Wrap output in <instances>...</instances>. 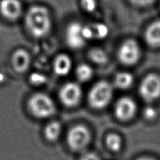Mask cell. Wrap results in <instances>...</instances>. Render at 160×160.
<instances>
[{
    "label": "cell",
    "mask_w": 160,
    "mask_h": 160,
    "mask_svg": "<svg viewBox=\"0 0 160 160\" xmlns=\"http://www.w3.org/2000/svg\"><path fill=\"white\" fill-rule=\"evenodd\" d=\"M90 132L87 128L78 125L72 128L67 135V142L70 148L74 151L84 149L90 142Z\"/></svg>",
    "instance_id": "obj_5"
},
{
    "label": "cell",
    "mask_w": 160,
    "mask_h": 160,
    "mask_svg": "<svg viewBox=\"0 0 160 160\" xmlns=\"http://www.w3.org/2000/svg\"><path fill=\"white\" fill-rule=\"evenodd\" d=\"M91 59L98 64H105L108 60L107 54L99 48L92 49L89 53Z\"/></svg>",
    "instance_id": "obj_18"
},
{
    "label": "cell",
    "mask_w": 160,
    "mask_h": 160,
    "mask_svg": "<svg viewBox=\"0 0 160 160\" xmlns=\"http://www.w3.org/2000/svg\"><path fill=\"white\" fill-rule=\"evenodd\" d=\"M106 145L108 148L113 152H118L121 148L122 140L121 138L116 134H111L106 138Z\"/></svg>",
    "instance_id": "obj_17"
},
{
    "label": "cell",
    "mask_w": 160,
    "mask_h": 160,
    "mask_svg": "<svg viewBox=\"0 0 160 160\" xmlns=\"http://www.w3.org/2000/svg\"><path fill=\"white\" fill-rule=\"evenodd\" d=\"M137 160H156L154 159H152V158H148V157H143V158H140V159H137Z\"/></svg>",
    "instance_id": "obj_27"
},
{
    "label": "cell",
    "mask_w": 160,
    "mask_h": 160,
    "mask_svg": "<svg viewBox=\"0 0 160 160\" xmlns=\"http://www.w3.org/2000/svg\"><path fill=\"white\" fill-rule=\"evenodd\" d=\"M92 28L93 30L94 38L103 39L109 34V28L104 23H95V25L92 26Z\"/></svg>",
    "instance_id": "obj_19"
},
{
    "label": "cell",
    "mask_w": 160,
    "mask_h": 160,
    "mask_svg": "<svg viewBox=\"0 0 160 160\" xmlns=\"http://www.w3.org/2000/svg\"><path fill=\"white\" fill-rule=\"evenodd\" d=\"M23 8L19 0H1L0 12L9 20H16L21 16Z\"/></svg>",
    "instance_id": "obj_10"
},
{
    "label": "cell",
    "mask_w": 160,
    "mask_h": 160,
    "mask_svg": "<svg viewBox=\"0 0 160 160\" xmlns=\"http://www.w3.org/2000/svg\"><path fill=\"white\" fill-rule=\"evenodd\" d=\"M5 81V75L2 73L0 72V83H2V81Z\"/></svg>",
    "instance_id": "obj_26"
},
{
    "label": "cell",
    "mask_w": 160,
    "mask_h": 160,
    "mask_svg": "<svg viewBox=\"0 0 160 160\" xmlns=\"http://www.w3.org/2000/svg\"><path fill=\"white\" fill-rule=\"evenodd\" d=\"M112 97V88L106 81H99L90 91L89 102L95 109H102L108 106Z\"/></svg>",
    "instance_id": "obj_2"
},
{
    "label": "cell",
    "mask_w": 160,
    "mask_h": 160,
    "mask_svg": "<svg viewBox=\"0 0 160 160\" xmlns=\"http://www.w3.org/2000/svg\"><path fill=\"white\" fill-rule=\"evenodd\" d=\"M144 116L148 120H152V119L156 118L157 116V111L155 108L152 107V106H148L144 110Z\"/></svg>",
    "instance_id": "obj_22"
},
{
    "label": "cell",
    "mask_w": 160,
    "mask_h": 160,
    "mask_svg": "<svg viewBox=\"0 0 160 160\" xmlns=\"http://www.w3.org/2000/svg\"><path fill=\"white\" fill-rule=\"evenodd\" d=\"M66 39L70 48H82L86 42L83 35V25L79 23H72L67 30Z\"/></svg>",
    "instance_id": "obj_9"
},
{
    "label": "cell",
    "mask_w": 160,
    "mask_h": 160,
    "mask_svg": "<svg viewBox=\"0 0 160 160\" xmlns=\"http://www.w3.org/2000/svg\"><path fill=\"white\" fill-rule=\"evenodd\" d=\"M133 82H134V78H133L132 74L128 72L119 73L115 78V84L119 88H128L132 85Z\"/></svg>",
    "instance_id": "obj_15"
},
{
    "label": "cell",
    "mask_w": 160,
    "mask_h": 160,
    "mask_svg": "<svg viewBox=\"0 0 160 160\" xmlns=\"http://www.w3.org/2000/svg\"><path fill=\"white\" fill-rule=\"evenodd\" d=\"M82 96V90L79 84L74 82L66 84L61 88L59 97L64 105L70 107L77 106L80 102Z\"/></svg>",
    "instance_id": "obj_7"
},
{
    "label": "cell",
    "mask_w": 160,
    "mask_h": 160,
    "mask_svg": "<svg viewBox=\"0 0 160 160\" xmlns=\"http://www.w3.org/2000/svg\"><path fill=\"white\" fill-rule=\"evenodd\" d=\"M77 77L81 81H87L92 78L93 75V70L90 66L87 64H81L77 69Z\"/></svg>",
    "instance_id": "obj_16"
},
{
    "label": "cell",
    "mask_w": 160,
    "mask_h": 160,
    "mask_svg": "<svg viewBox=\"0 0 160 160\" xmlns=\"http://www.w3.org/2000/svg\"><path fill=\"white\" fill-rule=\"evenodd\" d=\"M54 71L59 76H66L70 73L72 67V61L70 56L66 54H60L55 59Z\"/></svg>",
    "instance_id": "obj_13"
},
{
    "label": "cell",
    "mask_w": 160,
    "mask_h": 160,
    "mask_svg": "<svg viewBox=\"0 0 160 160\" xmlns=\"http://www.w3.org/2000/svg\"><path fill=\"white\" fill-rule=\"evenodd\" d=\"M61 131L62 127L60 123L57 121H53L46 126L45 129V135L48 140L53 142L58 139L61 134Z\"/></svg>",
    "instance_id": "obj_14"
},
{
    "label": "cell",
    "mask_w": 160,
    "mask_h": 160,
    "mask_svg": "<svg viewBox=\"0 0 160 160\" xmlns=\"http://www.w3.org/2000/svg\"><path fill=\"white\" fill-rule=\"evenodd\" d=\"M81 6L87 12H94L96 9V0H81Z\"/></svg>",
    "instance_id": "obj_21"
},
{
    "label": "cell",
    "mask_w": 160,
    "mask_h": 160,
    "mask_svg": "<svg viewBox=\"0 0 160 160\" xmlns=\"http://www.w3.org/2000/svg\"><path fill=\"white\" fill-rule=\"evenodd\" d=\"M12 63L13 68L17 72H24L29 68L31 64V57L27 51L18 49L12 54Z\"/></svg>",
    "instance_id": "obj_11"
},
{
    "label": "cell",
    "mask_w": 160,
    "mask_h": 160,
    "mask_svg": "<svg viewBox=\"0 0 160 160\" xmlns=\"http://www.w3.org/2000/svg\"><path fill=\"white\" fill-rule=\"evenodd\" d=\"M139 92L147 102H153L160 97V77L151 73L145 77L139 87Z\"/></svg>",
    "instance_id": "obj_4"
},
{
    "label": "cell",
    "mask_w": 160,
    "mask_h": 160,
    "mask_svg": "<svg viewBox=\"0 0 160 160\" xmlns=\"http://www.w3.org/2000/svg\"><path fill=\"white\" fill-rule=\"evenodd\" d=\"M28 106L33 115L39 118L48 117L56 112V106L52 98L42 93L33 95Z\"/></svg>",
    "instance_id": "obj_3"
},
{
    "label": "cell",
    "mask_w": 160,
    "mask_h": 160,
    "mask_svg": "<svg viewBox=\"0 0 160 160\" xmlns=\"http://www.w3.org/2000/svg\"><path fill=\"white\" fill-rule=\"evenodd\" d=\"M137 112L136 102L129 97L121 98L115 106V113L117 118L122 121H128L132 119Z\"/></svg>",
    "instance_id": "obj_8"
},
{
    "label": "cell",
    "mask_w": 160,
    "mask_h": 160,
    "mask_svg": "<svg viewBox=\"0 0 160 160\" xmlns=\"http://www.w3.org/2000/svg\"><path fill=\"white\" fill-rule=\"evenodd\" d=\"M81 160H100L99 156L94 152L85 153L81 158Z\"/></svg>",
    "instance_id": "obj_25"
},
{
    "label": "cell",
    "mask_w": 160,
    "mask_h": 160,
    "mask_svg": "<svg viewBox=\"0 0 160 160\" xmlns=\"http://www.w3.org/2000/svg\"><path fill=\"white\" fill-rule=\"evenodd\" d=\"M145 40L153 48L160 47V20L153 22L145 31Z\"/></svg>",
    "instance_id": "obj_12"
},
{
    "label": "cell",
    "mask_w": 160,
    "mask_h": 160,
    "mask_svg": "<svg viewBox=\"0 0 160 160\" xmlns=\"http://www.w3.org/2000/svg\"><path fill=\"white\" fill-rule=\"evenodd\" d=\"M30 82L33 84V85H42V84H45L47 81V78L42 73H38V72H34L30 75Z\"/></svg>",
    "instance_id": "obj_20"
},
{
    "label": "cell",
    "mask_w": 160,
    "mask_h": 160,
    "mask_svg": "<svg viewBox=\"0 0 160 160\" xmlns=\"http://www.w3.org/2000/svg\"><path fill=\"white\" fill-rule=\"evenodd\" d=\"M83 35L86 41L94 38L93 30L92 26H83Z\"/></svg>",
    "instance_id": "obj_23"
},
{
    "label": "cell",
    "mask_w": 160,
    "mask_h": 160,
    "mask_svg": "<svg viewBox=\"0 0 160 160\" xmlns=\"http://www.w3.org/2000/svg\"><path fill=\"white\" fill-rule=\"evenodd\" d=\"M155 0H130L131 3L138 6H147L151 5Z\"/></svg>",
    "instance_id": "obj_24"
},
{
    "label": "cell",
    "mask_w": 160,
    "mask_h": 160,
    "mask_svg": "<svg viewBox=\"0 0 160 160\" xmlns=\"http://www.w3.org/2000/svg\"><path fill=\"white\" fill-rule=\"evenodd\" d=\"M141 49L137 42L133 39L126 41L120 46L118 52V57L124 65L132 66L139 60Z\"/></svg>",
    "instance_id": "obj_6"
},
{
    "label": "cell",
    "mask_w": 160,
    "mask_h": 160,
    "mask_svg": "<svg viewBox=\"0 0 160 160\" xmlns=\"http://www.w3.org/2000/svg\"><path fill=\"white\" fill-rule=\"evenodd\" d=\"M25 23L29 32L35 38H43L51 29V17L49 12L42 6H33L28 9Z\"/></svg>",
    "instance_id": "obj_1"
}]
</instances>
